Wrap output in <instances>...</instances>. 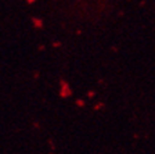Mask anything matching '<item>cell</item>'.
Here are the masks:
<instances>
[]
</instances>
